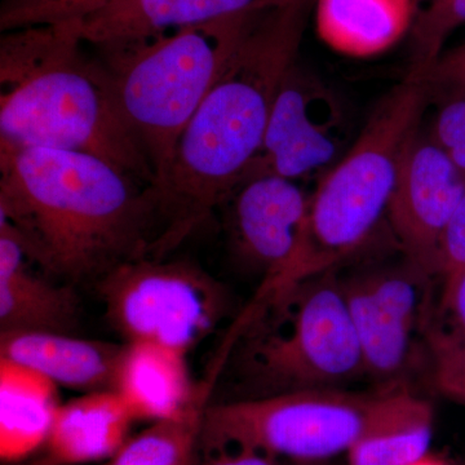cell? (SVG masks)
Wrapping results in <instances>:
<instances>
[{
  "label": "cell",
  "mask_w": 465,
  "mask_h": 465,
  "mask_svg": "<svg viewBox=\"0 0 465 465\" xmlns=\"http://www.w3.org/2000/svg\"><path fill=\"white\" fill-rule=\"evenodd\" d=\"M139 182L87 153L0 142V216L27 259L69 283L148 256L157 200Z\"/></svg>",
  "instance_id": "obj_1"
},
{
  "label": "cell",
  "mask_w": 465,
  "mask_h": 465,
  "mask_svg": "<svg viewBox=\"0 0 465 465\" xmlns=\"http://www.w3.org/2000/svg\"><path fill=\"white\" fill-rule=\"evenodd\" d=\"M313 7L314 0H299L253 20L183 131L166 176L153 185L159 231L150 258H168L243 183Z\"/></svg>",
  "instance_id": "obj_2"
},
{
  "label": "cell",
  "mask_w": 465,
  "mask_h": 465,
  "mask_svg": "<svg viewBox=\"0 0 465 465\" xmlns=\"http://www.w3.org/2000/svg\"><path fill=\"white\" fill-rule=\"evenodd\" d=\"M73 21L17 27L0 39V142L87 153L145 183L148 157L128 127L104 64Z\"/></svg>",
  "instance_id": "obj_3"
},
{
  "label": "cell",
  "mask_w": 465,
  "mask_h": 465,
  "mask_svg": "<svg viewBox=\"0 0 465 465\" xmlns=\"http://www.w3.org/2000/svg\"><path fill=\"white\" fill-rule=\"evenodd\" d=\"M213 370L224 401L348 390L366 378L338 271L255 295Z\"/></svg>",
  "instance_id": "obj_4"
},
{
  "label": "cell",
  "mask_w": 465,
  "mask_h": 465,
  "mask_svg": "<svg viewBox=\"0 0 465 465\" xmlns=\"http://www.w3.org/2000/svg\"><path fill=\"white\" fill-rule=\"evenodd\" d=\"M430 97L427 74L415 69L385 94L357 142L311 194L302 242L289 269L260 295L338 271L369 241L387 217L407 143L421 125Z\"/></svg>",
  "instance_id": "obj_5"
},
{
  "label": "cell",
  "mask_w": 465,
  "mask_h": 465,
  "mask_svg": "<svg viewBox=\"0 0 465 465\" xmlns=\"http://www.w3.org/2000/svg\"><path fill=\"white\" fill-rule=\"evenodd\" d=\"M259 14L100 45L119 108L154 173L152 185L166 176L183 131Z\"/></svg>",
  "instance_id": "obj_6"
},
{
  "label": "cell",
  "mask_w": 465,
  "mask_h": 465,
  "mask_svg": "<svg viewBox=\"0 0 465 465\" xmlns=\"http://www.w3.org/2000/svg\"><path fill=\"white\" fill-rule=\"evenodd\" d=\"M406 387L376 391L316 390L208 403L201 451L244 449L313 463L348 452L361 437L416 399Z\"/></svg>",
  "instance_id": "obj_7"
},
{
  "label": "cell",
  "mask_w": 465,
  "mask_h": 465,
  "mask_svg": "<svg viewBox=\"0 0 465 465\" xmlns=\"http://www.w3.org/2000/svg\"><path fill=\"white\" fill-rule=\"evenodd\" d=\"M108 322L125 342L148 341L188 353L231 311L224 284L189 262L143 258L97 280Z\"/></svg>",
  "instance_id": "obj_8"
},
{
  "label": "cell",
  "mask_w": 465,
  "mask_h": 465,
  "mask_svg": "<svg viewBox=\"0 0 465 465\" xmlns=\"http://www.w3.org/2000/svg\"><path fill=\"white\" fill-rule=\"evenodd\" d=\"M437 278L407 258L400 265L339 275L365 376L379 390L405 387L403 375L424 345Z\"/></svg>",
  "instance_id": "obj_9"
},
{
  "label": "cell",
  "mask_w": 465,
  "mask_h": 465,
  "mask_svg": "<svg viewBox=\"0 0 465 465\" xmlns=\"http://www.w3.org/2000/svg\"><path fill=\"white\" fill-rule=\"evenodd\" d=\"M338 100L298 61L283 78L269 116L264 142L244 174H277L296 182L331 168L345 145Z\"/></svg>",
  "instance_id": "obj_10"
},
{
  "label": "cell",
  "mask_w": 465,
  "mask_h": 465,
  "mask_svg": "<svg viewBox=\"0 0 465 465\" xmlns=\"http://www.w3.org/2000/svg\"><path fill=\"white\" fill-rule=\"evenodd\" d=\"M464 193L465 173L420 125L407 143L387 219L405 258L430 274Z\"/></svg>",
  "instance_id": "obj_11"
},
{
  "label": "cell",
  "mask_w": 465,
  "mask_h": 465,
  "mask_svg": "<svg viewBox=\"0 0 465 465\" xmlns=\"http://www.w3.org/2000/svg\"><path fill=\"white\" fill-rule=\"evenodd\" d=\"M311 195L293 180L259 174L229 201V232L235 258L262 275L259 290L273 286L289 269L302 242Z\"/></svg>",
  "instance_id": "obj_12"
},
{
  "label": "cell",
  "mask_w": 465,
  "mask_h": 465,
  "mask_svg": "<svg viewBox=\"0 0 465 465\" xmlns=\"http://www.w3.org/2000/svg\"><path fill=\"white\" fill-rule=\"evenodd\" d=\"M299 0H112L73 21L87 45L148 38L238 15L258 14Z\"/></svg>",
  "instance_id": "obj_13"
},
{
  "label": "cell",
  "mask_w": 465,
  "mask_h": 465,
  "mask_svg": "<svg viewBox=\"0 0 465 465\" xmlns=\"http://www.w3.org/2000/svg\"><path fill=\"white\" fill-rule=\"evenodd\" d=\"M26 260L11 224L0 216V333H73L81 313L74 289L39 277Z\"/></svg>",
  "instance_id": "obj_14"
},
{
  "label": "cell",
  "mask_w": 465,
  "mask_h": 465,
  "mask_svg": "<svg viewBox=\"0 0 465 465\" xmlns=\"http://www.w3.org/2000/svg\"><path fill=\"white\" fill-rule=\"evenodd\" d=\"M208 385H195L185 351L157 342H124L114 388L134 420L150 423L185 414Z\"/></svg>",
  "instance_id": "obj_15"
},
{
  "label": "cell",
  "mask_w": 465,
  "mask_h": 465,
  "mask_svg": "<svg viewBox=\"0 0 465 465\" xmlns=\"http://www.w3.org/2000/svg\"><path fill=\"white\" fill-rule=\"evenodd\" d=\"M124 344L73 333L2 332L0 358L25 366L54 384L90 393L113 391Z\"/></svg>",
  "instance_id": "obj_16"
},
{
  "label": "cell",
  "mask_w": 465,
  "mask_h": 465,
  "mask_svg": "<svg viewBox=\"0 0 465 465\" xmlns=\"http://www.w3.org/2000/svg\"><path fill=\"white\" fill-rule=\"evenodd\" d=\"M134 420L114 391H97L60 403L36 465L109 460L125 443Z\"/></svg>",
  "instance_id": "obj_17"
},
{
  "label": "cell",
  "mask_w": 465,
  "mask_h": 465,
  "mask_svg": "<svg viewBox=\"0 0 465 465\" xmlns=\"http://www.w3.org/2000/svg\"><path fill=\"white\" fill-rule=\"evenodd\" d=\"M416 0H314L321 41L344 56L384 54L411 32Z\"/></svg>",
  "instance_id": "obj_18"
},
{
  "label": "cell",
  "mask_w": 465,
  "mask_h": 465,
  "mask_svg": "<svg viewBox=\"0 0 465 465\" xmlns=\"http://www.w3.org/2000/svg\"><path fill=\"white\" fill-rule=\"evenodd\" d=\"M60 402L57 385L0 358V458L15 463L42 449Z\"/></svg>",
  "instance_id": "obj_19"
},
{
  "label": "cell",
  "mask_w": 465,
  "mask_h": 465,
  "mask_svg": "<svg viewBox=\"0 0 465 465\" xmlns=\"http://www.w3.org/2000/svg\"><path fill=\"white\" fill-rule=\"evenodd\" d=\"M213 393V387L208 384L185 414L153 423L128 440L106 465H195L204 411Z\"/></svg>",
  "instance_id": "obj_20"
},
{
  "label": "cell",
  "mask_w": 465,
  "mask_h": 465,
  "mask_svg": "<svg viewBox=\"0 0 465 465\" xmlns=\"http://www.w3.org/2000/svg\"><path fill=\"white\" fill-rule=\"evenodd\" d=\"M433 409L420 399L349 449L348 465H406L430 452Z\"/></svg>",
  "instance_id": "obj_21"
},
{
  "label": "cell",
  "mask_w": 465,
  "mask_h": 465,
  "mask_svg": "<svg viewBox=\"0 0 465 465\" xmlns=\"http://www.w3.org/2000/svg\"><path fill=\"white\" fill-rule=\"evenodd\" d=\"M439 280L424 330L430 367L465 358V269Z\"/></svg>",
  "instance_id": "obj_22"
},
{
  "label": "cell",
  "mask_w": 465,
  "mask_h": 465,
  "mask_svg": "<svg viewBox=\"0 0 465 465\" xmlns=\"http://www.w3.org/2000/svg\"><path fill=\"white\" fill-rule=\"evenodd\" d=\"M465 25V0H430L416 15L411 36L410 69L430 73L443 54L446 42Z\"/></svg>",
  "instance_id": "obj_23"
},
{
  "label": "cell",
  "mask_w": 465,
  "mask_h": 465,
  "mask_svg": "<svg viewBox=\"0 0 465 465\" xmlns=\"http://www.w3.org/2000/svg\"><path fill=\"white\" fill-rule=\"evenodd\" d=\"M112 0H5L0 11L2 32L84 17Z\"/></svg>",
  "instance_id": "obj_24"
},
{
  "label": "cell",
  "mask_w": 465,
  "mask_h": 465,
  "mask_svg": "<svg viewBox=\"0 0 465 465\" xmlns=\"http://www.w3.org/2000/svg\"><path fill=\"white\" fill-rule=\"evenodd\" d=\"M437 90L446 94L440 99L432 125L428 130L440 148L465 173V90Z\"/></svg>",
  "instance_id": "obj_25"
},
{
  "label": "cell",
  "mask_w": 465,
  "mask_h": 465,
  "mask_svg": "<svg viewBox=\"0 0 465 465\" xmlns=\"http://www.w3.org/2000/svg\"><path fill=\"white\" fill-rule=\"evenodd\" d=\"M465 269V193L450 220L437 253L436 275L454 273Z\"/></svg>",
  "instance_id": "obj_26"
},
{
  "label": "cell",
  "mask_w": 465,
  "mask_h": 465,
  "mask_svg": "<svg viewBox=\"0 0 465 465\" xmlns=\"http://www.w3.org/2000/svg\"><path fill=\"white\" fill-rule=\"evenodd\" d=\"M430 88H463L465 90V42L443 51L428 73Z\"/></svg>",
  "instance_id": "obj_27"
},
{
  "label": "cell",
  "mask_w": 465,
  "mask_h": 465,
  "mask_svg": "<svg viewBox=\"0 0 465 465\" xmlns=\"http://www.w3.org/2000/svg\"><path fill=\"white\" fill-rule=\"evenodd\" d=\"M432 376L440 391L465 405V358L432 366Z\"/></svg>",
  "instance_id": "obj_28"
},
{
  "label": "cell",
  "mask_w": 465,
  "mask_h": 465,
  "mask_svg": "<svg viewBox=\"0 0 465 465\" xmlns=\"http://www.w3.org/2000/svg\"><path fill=\"white\" fill-rule=\"evenodd\" d=\"M200 455V454H198ZM195 465H281L278 459L244 449H219L203 451V460L197 458Z\"/></svg>",
  "instance_id": "obj_29"
},
{
  "label": "cell",
  "mask_w": 465,
  "mask_h": 465,
  "mask_svg": "<svg viewBox=\"0 0 465 465\" xmlns=\"http://www.w3.org/2000/svg\"><path fill=\"white\" fill-rule=\"evenodd\" d=\"M406 465H451L449 464L448 461L443 460L442 458L434 457V455L430 454L428 452L424 457L416 459L415 461H411V463Z\"/></svg>",
  "instance_id": "obj_30"
},
{
  "label": "cell",
  "mask_w": 465,
  "mask_h": 465,
  "mask_svg": "<svg viewBox=\"0 0 465 465\" xmlns=\"http://www.w3.org/2000/svg\"><path fill=\"white\" fill-rule=\"evenodd\" d=\"M416 2H418V5H419V3H420V2H421V0H416Z\"/></svg>",
  "instance_id": "obj_31"
}]
</instances>
